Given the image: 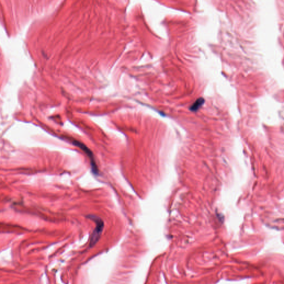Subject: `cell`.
I'll return each instance as SVG.
<instances>
[{
	"label": "cell",
	"mask_w": 284,
	"mask_h": 284,
	"mask_svg": "<svg viewBox=\"0 0 284 284\" xmlns=\"http://www.w3.org/2000/svg\"><path fill=\"white\" fill-rule=\"evenodd\" d=\"M88 218H90L91 220H93L96 224V228L94 230L90 239V246H93L94 245L97 243L101 236V234L103 232L104 228V222L101 218L94 215H89L88 216Z\"/></svg>",
	"instance_id": "6da1fadb"
},
{
	"label": "cell",
	"mask_w": 284,
	"mask_h": 284,
	"mask_svg": "<svg viewBox=\"0 0 284 284\" xmlns=\"http://www.w3.org/2000/svg\"><path fill=\"white\" fill-rule=\"evenodd\" d=\"M73 143L75 146H77V147H80V148L82 149L83 151L85 152V153H86L87 156H88V157L90 158V166H91V168H92V170L93 173L94 174L97 175L98 174V169L97 168V164H96V161H95L94 158L93 153L90 151V149L88 148L84 144H83L82 143H81L80 142H78L77 140L73 141Z\"/></svg>",
	"instance_id": "7a4b0ae2"
},
{
	"label": "cell",
	"mask_w": 284,
	"mask_h": 284,
	"mask_svg": "<svg viewBox=\"0 0 284 284\" xmlns=\"http://www.w3.org/2000/svg\"><path fill=\"white\" fill-rule=\"evenodd\" d=\"M204 103V100L203 99V98H200L198 99L194 103V104L191 106V110L194 111H197V109H198L199 108L201 107Z\"/></svg>",
	"instance_id": "3957f363"
}]
</instances>
